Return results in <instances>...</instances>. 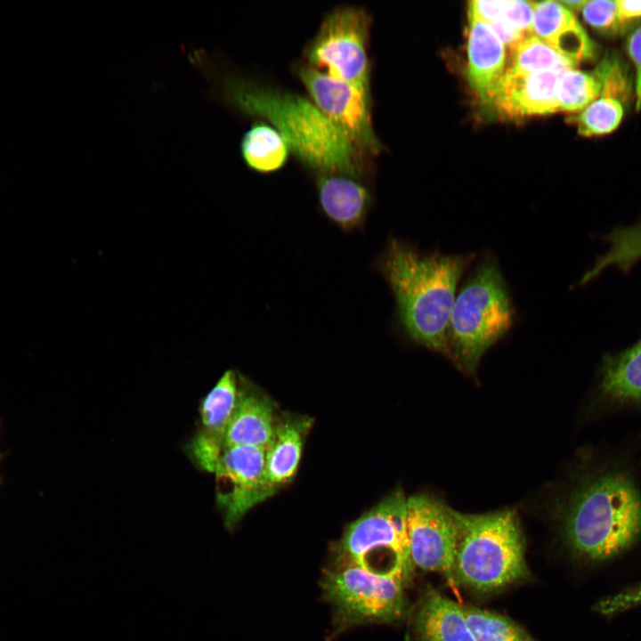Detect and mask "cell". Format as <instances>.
<instances>
[{"label":"cell","instance_id":"6da1fadb","mask_svg":"<svg viewBox=\"0 0 641 641\" xmlns=\"http://www.w3.org/2000/svg\"><path fill=\"white\" fill-rule=\"evenodd\" d=\"M219 88L230 107L269 121L315 175L337 174L364 182L369 174L368 157L311 99L231 76L219 79Z\"/></svg>","mask_w":641,"mask_h":641},{"label":"cell","instance_id":"7a4b0ae2","mask_svg":"<svg viewBox=\"0 0 641 641\" xmlns=\"http://www.w3.org/2000/svg\"><path fill=\"white\" fill-rule=\"evenodd\" d=\"M474 254H422L390 237L376 266L389 285L399 327L412 342L450 358L447 331L457 284Z\"/></svg>","mask_w":641,"mask_h":641},{"label":"cell","instance_id":"3957f363","mask_svg":"<svg viewBox=\"0 0 641 641\" xmlns=\"http://www.w3.org/2000/svg\"><path fill=\"white\" fill-rule=\"evenodd\" d=\"M561 519L576 557L592 564L613 559L641 539V491L627 473L602 470L572 491Z\"/></svg>","mask_w":641,"mask_h":641},{"label":"cell","instance_id":"277c9868","mask_svg":"<svg viewBox=\"0 0 641 641\" xmlns=\"http://www.w3.org/2000/svg\"><path fill=\"white\" fill-rule=\"evenodd\" d=\"M454 583L478 594L499 591L528 576L523 537L515 513L454 510Z\"/></svg>","mask_w":641,"mask_h":641},{"label":"cell","instance_id":"5b68a950","mask_svg":"<svg viewBox=\"0 0 641 641\" xmlns=\"http://www.w3.org/2000/svg\"><path fill=\"white\" fill-rule=\"evenodd\" d=\"M514 314L496 260L483 258L455 298L447 331L450 358L475 373L483 353L511 329Z\"/></svg>","mask_w":641,"mask_h":641},{"label":"cell","instance_id":"8992f818","mask_svg":"<svg viewBox=\"0 0 641 641\" xmlns=\"http://www.w3.org/2000/svg\"><path fill=\"white\" fill-rule=\"evenodd\" d=\"M407 498L396 491L351 523L336 548V564L407 580L413 570L407 533Z\"/></svg>","mask_w":641,"mask_h":641},{"label":"cell","instance_id":"52a82bcc","mask_svg":"<svg viewBox=\"0 0 641 641\" xmlns=\"http://www.w3.org/2000/svg\"><path fill=\"white\" fill-rule=\"evenodd\" d=\"M397 574H381L357 565L334 564L321 578L325 598L334 608L337 627L392 623L406 613L404 586Z\"/></svg>","mask_w":641,"mask_h":641},{"label":"cell","instance_id":"ba28073f","mask_svg":"<svg viewBox=\"0 0 641 641\" xmlns=\"http://www.w3.org/2000/svg\"><path fill=\"white\" fill-rule=\"evenodd\" d=\"M371 23L363 8L334 9L306 45L304 63L371 94L368 53Z\"/></svg>","mask_w":641,"mask_h":641},{"label":"cell","instance_id":"9c48e42d","mask_svg":"<svg viewBox=\"0 0 641 641\" xmlns=\"http://www.w3.org/2000/svg\"><path fill=\"white\" fill-rule=\"evenodd\" d=\"M296 72L312 102L366 156L376 157L383 144L371 118V94L305 63Z\"/></svg>","mask_w":641,"mask_h":641},{"label":"cell","instance_id":"30bf717a","mask_svg":"<svg viewBox=\"0 0 641 641\" xmlns=\"http://www.w3.org/2000/svg\"><path fill=\"white\" fill-rule=\"evenodd\" d=\"M214 474L216 507L229 531H233L254 507L274 494L265 476L264 449L228 447Z\"/></svg>","mask_w":641,"mask_h":641},{"label":"cell","instance_id":"8fae6325","mask_svg":"<svg viewBox=\"0 0 641 641\" xmlns=\"http://www.w3.org/2000/svg\"><path fill=\"white\" fill-rule=\"evenodd\" d=\"M406 521L412 565L438 572L453 584L454 510L438 499L420 493L407 498Z\"/></svg>","mask_w":641,"mask_h":641},{"label":"cell","instance_id":"7c38bea8","mask_svg":"<svg viewBox=\"0 0 641 641\" xmlns=\"http://www.w3.org/2000/svg\"><path fill=\"white\" fill-rule=\"evenodd\" d=\"M239 373L226 370L201 399L199 426L185 444V453L199 470L214 473L224 450L225 434L235 408Z\"/></svg>","mask_w":641,"mask_h":641},{"label":"cell","instance_id":"4fadbf2b","mask_svg":"<svg viewBox=\"0 0 641 641\" xmlns=\"http://www.w3.org/2000/svg\"><path fill=\"white\" fill-rule=\"evenodd\" d=\"M505 71L504 44L488 22L469 18L467 79L484 111L492 112Z\"/></svg>","mask_w":641,"mask_h":641},{"label":"cell","instance_id":"5bb4252c","mask_svg":"<svg viewBox=\"0 0 641 641\" xmlns=\"http://www.w3.org/2000/svg\"><path fill=\"white\" fill-rule=\"evenodd\" d=\"M561 72L519 74L505 71L492 112L509 119L557 112L556 85Z\"/></svg>","mask_w":641,"mask_h":641},{"label":"cell","instance_id":"9a60e30c","mask_svg":"<svg viewBox=\"0 0 641 641\" xmlns=\"http://www.w3.org/2000/svg\"><path fill=\"white\" fill-rule=\"evenodd\" d=\"M278 419L272 400L239 374L237 401L225 434L224 449L253 446L266 450Z\"/></svg>","mask_w":641,"mask_h":641},{"label":"cell","instance_id":"2e32d148","mask_svg":"<svg viewBox=\"0 0 641 641\" xmlns=\"http://www.w3.org/2000/svg\"><path fill=\"white\" fill-rule=\"evenodd\" d=\"M532 34L576 66L594 55V45L572 12L559 1L532 2Z\"/></svg>","mask_w":641,"mask_h":641},{"label":"cell","instance_id":"e0dca14e","mask_svg":"<svg viewBox=\"0 0 641 641\" xmlns=\"http://www.w3.org/2000/svg\"><path fill=\"white\" fill-rule=\"evenodd\" d=\"M320 206L341 230L361 228L370 210L372 196L363 181L344 174L316 175Z\"/></svg>","mask_w":641,"mask_h":641},{"label":"cell","instance_id":"ac0fdd59","mask_svg":"<svg viewBox=\"0 0 641 641\" xmlns=\"http://www.w3.org/2000/svg\"><path fill=\"white\" fill-rule=\"evenodd\" d=\"M418 641H476L469 627L464 605L435 589H427L413 617Z\"/></svg>","mask_w":641,"mask_h":641},{"label":"cell","instance_id":"d6986e66","mask_svg":"<svg viewBox=\"0 0 641 641\" xmlns=\"http://www.w3.org/2000/svg\"><path fill=\"white\" fill-rule=\"evenodd\" d=\"M312 418L304 415L279 416L273 438L265 450V476L275 493L296 473Z\"/></svg>","mask_w":641,"mask_h":641},{"label":"cell","instance_id":"ffe728a7","mask_svg":"<svg viewBox=\"0 0 641 641\" xmlns=\"http://www.w3.org/2000/svg\"><path fill=\"white\" fill-rule=\"evenodd\" d=\"M600 391L620 404H641V340L631 347L604 358Z\"/></svg>","mask_w":641,"mask_h":641},{"label":"cell","instance_id":"44dd1931","mask_svg":"<svg viewBox=\"0 0 641 641\" xmlns=\"http://www.w3.org/2000/svg\"><path fill=\"white\" fill-rule=\"evenodd\" d=\"M240 151L250 169L265 174L282 168L290 150L283 135L274 126L256 123L243 135Z\"/></svg>","mask_w":641,"mask_h":641},{"label":"cell","instance_id":"7402d4cb","mask_svg":"<svg viewBox=\"0 0 641 641\" xmlns=\"http://www.w3.org/2000/svg\"><path fill=\"white\" fill-rule=\"evenodd\" d=\"M626 90L612 85H604L598 98L577 115L570 118L580 134L593 136L606 134L615 130L624 114L622 104Z\"/></svg>","mask_w":641,"mask_h":641},{"label":"cell","instance_id":"603a6c76","mask_svg":"<svg viewBox=\"0 0 641 641\" xmlns=\"http://www.w3.org/2000/svg\"><path fill=\"white\" fill-rule=\"evenodd\" d=\"M576 65L551 48L533 34L526 36L509 49V64L506 71L531 74L543 71H563Z\"/></svg>","mask_w":641,"mask_h":641},{"label":"cell","instance_id":"cb8c5ba5","mask_svg":"<svg viewBox=\"0 0 641 641\" xmlns=\"http://www.w3.org/2000/svg\"><path fill=\"white\" fill-rule=\"evenodd\" d=\"M605 239L608 250L597 258L580 283H587L611 266L628 272L641 259V223L613 229Z\"/></svg>","mask_w":641,"mask_h":641},{"label":"cell","instance_id":"d4e9b609","mask_svg":"<svg viewBox=\"0 0 641 641\" xmlns=\"http://www.w3.org/2000/svg\"><path fill=\"white\" fill-rule=\"evenodd\" d=\"M601 92L602 81L596 69L593 72L565 69L560 73L556 85L558 111L580 112Z\"/></svg>","mask_w":641,"mask_h":641},{"label":"cell","instance_id":"484cf974","mask_svg":"<svg viewBox=\"0 0 641 641\" xmlns=\"http://www.w3.org/2000/svg\"><path fill=\"white\" fill-rule=\"evenodd\" d=\"M469 627L476 641H536L509 618L475 606H465Z\"/></svg>","mask_w":641,"mask_h":641},{"label":"cell","instance_id":"4316f807","mask_svg":"<svg viewBox=\"0 0 641 641\" xmlns=\"http://www.w3.org/2000/svg\"><path fill=\"white\" fill-rule=\"evenodd\" d=\"M580 12L584 20L601 32L615 33L622 28L617 0L587 1Z\"/></svg>","mask_w":641,"mask_h":641},{"label":"cell","instance_id":"83f0119b","mask_svg":"<svg viewBox=\"0 0 641 641\" xmlns=\"http://www.w3.org/2000/svg\"><path fill=\"white\" fill-rule=\"evenodd\" d=\"M641 604V583L599 600L594 609L601 615L611 617Z\"/></svg>","mask_w":641,"mask_h":641},{"label":"cell","instance_id":"f1b7e54d","mask_svg":"<svg viewBox=\"0 0 641 641\" xmlns=\"http://www.w3.org/2000/svg\"><path fill=\"white\" fill-rule=\"evenodd\" d=\"M500 21L523 34H532V2L510 1V4L504 15V18Z\"/></svg>","mask_w":641,"mask_h":641},{"label":"cell","instance_id":"f546056e","mask_svg":"<svg viewBox=\"0 0 641 641\" xmlns=\"http://www.w3.org/2000/svg\"><path fill=\"white\" fill-rule=\"evenodd\" d=\"M510 4V1L475 0L469 3V18H475L488 23L500 21Z\"/></svg>","mask_w":641,"mask_h":641},{"label":"cell","instance_id":"4dcf8cb0","mask_svg":"<svg viewBox=\"0 0 641 641\" xmlns=\"http://www.w3.org/2000/svg\"><path fill=\"white\" fill-rule=\"evenodd\" d=\"M627 50L636 69V109L639 110L641 109V26L629 35Z\"/></svg>","mask_w":641,"mask_h":641},{"label":"cell","instance_id":"1f68e13d","mask_svg":"<svg viewBox=\"0 0 641 641\" xmlns=\"http://www.w3.org/2000/svg\"><path fill=\"white\" fill-rule=\"evenodd\" d=\"M617 5L622 27L641 18V0H617Z\"/></svg>","mask_w":641,"mask_h":641},{"label":"cell","instance_id":"d6a6232c","mask_svg":"<svg viewBox=\"0 0 641 641\" xmlns=\"http://www.w3.org/2000/svg\"><path fill=\"white\" fill-rule=\"evenodd\" d=\"M563 5H564L567 9H569L571 12H577L581 11L582 7L586 4L587 0H564V1H559Z\"/></svg>","mask_w":641,"mask_h":641}]
</instances>
